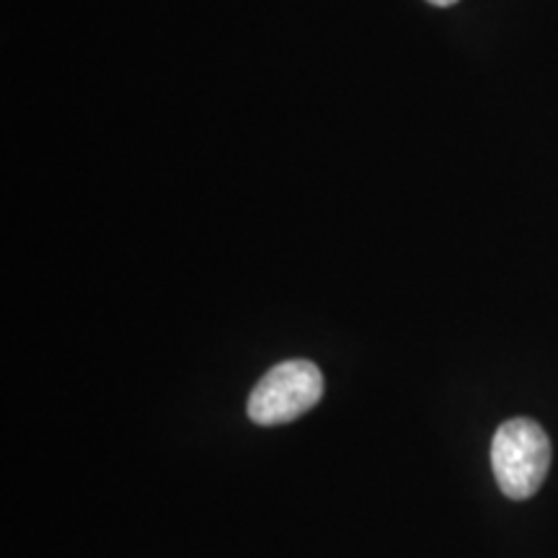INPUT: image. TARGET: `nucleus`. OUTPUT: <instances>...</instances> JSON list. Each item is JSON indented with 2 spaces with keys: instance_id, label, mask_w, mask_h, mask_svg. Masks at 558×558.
<instances>
[{
  "instance_id": "f257e3e1",
  "label": "nucleus",
  "mask_w": 558,
  "mask_h": 558,
  "mask_svg": "<svg viewBox=\"0 0 558 558\" xmlns=\"http://www.w3.org/2000/svg\"><path fill=\"white\" fill-rule=\"evenodd\" d=\"M492 469L505 497L518 501L535 497L550 469L546 429L525 416L501 424L492 442Z\"/></svg>"
},
{
  "instance_id": "f03ea898",
  "label": "nucleus",
  "mask_w": 558,
  "mask_h": 558,
  "mask_svg": "<svg viewBox=\"0 0 558 558\" xmlns=\"http://www.w3.org/2000/svg\"><path fill=\"white\" fill-rule=\"evenodd\" d=\"M324 396V375L308 360H288L256 383L248 399L251 422L262 427L295 422Z\"/></svg>"
},
{
  "instance_id": "7ed1b4c3",
  "label": "nucleus",
  "mask_w": 558,
  "mask_h": 558,
  "mask_svg": "<svg viewBox=\"0 0 558 558\" xmlns=\"http://www.w3.org/2000/svg\"><path fill=\"white\" fill-rule=\"evenodd\" d=\"M432 5H439V9H448V5H456L458 0H427Z\"/></svg>"
}]
</instances>
